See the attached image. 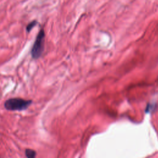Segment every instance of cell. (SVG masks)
I'll use <instances>...</instances> for the list:
<instances>
[{
    "instance_id": "cell-1",
    "label": "cell",
    "mask_w": 158,
    "mask_h": 158,
    "mask_svg": "<svg viewBox=\"0 0 158 158\" xmlns=\"http://www.w3.org/2000/svg\"><path fill=\"white\" fill-rule=\"evenodd\" d=\"M32 103V100L25 99L21 98H11L7 99L4 103V108L10 111H21L26 110Z\"/></svg>"
},
{
    "instance_id": "cell-2",
    "label": "cell",
    "mask_w": 158,
    "mask_h": 158,
    "mask_svg": "<svg viewBox=\"0 0 158 158\" xmlns=\"http://www.w3.org/2000/svg\"><path fill=\"white\" fill-rule=\"evenodd\" d=\"M45 33L43 29H41L35 38V42L31 48L30 54L33 59H39L44 51V43Z\"/></svg>"
},
{
    "instance_id": "cell-3",
    "label": "cell",
    "mask_w": 158,
    "mask_h": 158,
    "mask_svg": "<svg viewBox=\"0 0 158 158\" xmlns=\"http://www.w3.org/2000/svg\"><path fill=\"white\" fill-rule=\"evenodd\" d=\"M25 155L27 158H35L36 151L33 149H27L25 150Z\"/></svg>"
},
{
    "instance_id": "cell-4",
    "label": "cell",
    "mask_w": 158,
    "mask_h": 158,
    "mask_svg": "<svg viewBox=\"0 0 158 158\" xmlns=\"http://www.w3.org/2000/svg\"><path fill=\"white\" fill-rule=\"evenodd\" d=\"M38 21L37 20H32L31 22H30L29 23H28V25H27V26L26 27V30H27V32H30L31 30H32V28L35 27V26H36L37 24H38Z\"/></svg>"
}]
</instances>
